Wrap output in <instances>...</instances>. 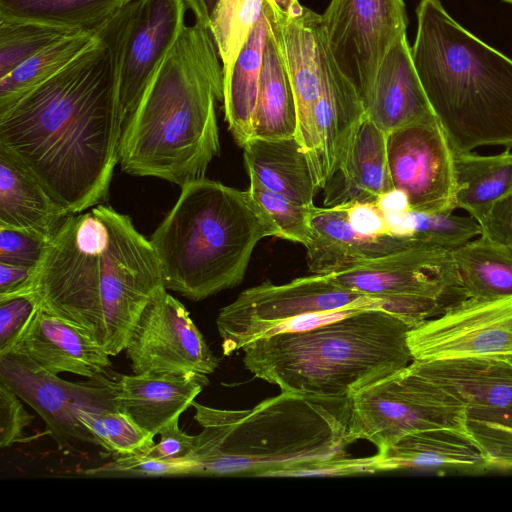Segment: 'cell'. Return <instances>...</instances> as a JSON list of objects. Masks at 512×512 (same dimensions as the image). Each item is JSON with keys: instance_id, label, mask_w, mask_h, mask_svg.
Here are the masks:
<instances>
[{"instance_id": "obj_28", "label": "cell", "mask_w": 512, "mask_h": 512, "mask_svg": "<svg viewBox=\"0 0 512 512\" xmlns=\"http://www.w3.org/2000/svg\"><path fill=\"white\" fill-rule=\"evenodd\" d=\"M269 27V20L263 8L235 62L223 75L225 121L240 147L252 138L253 116Z\"/></svg>"}, {"instance_id": "obj_14", "label": "cell", "mask_w": 512, "mask_h": 512, "mask_svg": "<svg viewBox=\"0 0 512 512\" xmlns=\"http://www.w3.org/2000/svg\"><path fill=\"white\" fill-rule=\"evenodd\" d=\"M387 158L393 186L410 210H455L454 151L435 114L389 132Z\"/></svg>"}, {"instance_id": "obj_42", "label": "cell", "mask_w": 512, "mask_h": 512, "mask_svg": "<svg viewBox=\"0 0 512 512\" xmlns=\"http://www.w3.org/2000/svg\"><path fill=\"white\" fill-rule=\"evenodd\" d=\"M49 241L17 228L0 227V262L12 265L37 267Z\"/></svg>"}, {"instance_id": "obj_50", "label": "cell", "mask_w": 512, "mask_h": 512, "mask_svg": "<svg viewBox=\"0 0 512 512\" xmlns=\"http://www.w3.org/2000/svg\"><path fill=\"white\" fill-rule=\"evenodd\" d=\"M187 9L191 10L195 22L209 28L211 15L219 0H183Z\"/></svg>"}, {"instance_id": "obj_2", "label": "cell", "mask_w": 512, "mask_h": 512, "mask_svg": "<svg viewBox=\"0 0 512 512\" xmlns=\"http://www.w3.org/2000/svg\"><path fill=\"white\" fill-rule=\"evenodd\" d=\"M164 288L151 241L130 216L102 203L66 218L36 267L31 291L41 309L116 356L147 303Z\"/></svg>"}, {"instance_id": "obj_20", "label": "cell", "mask_w": 512, "mask_h": 512, "mask_svg": "<svg viewBox=\"0 0 512 512\" xmlns=\"http://www.w3.org/2000/svg\"><path fill=\"white\" fill-rule=\"evenodd\" d=\"M363 103L366 117L387 134L434 114L406 35L384 55Z\"/></svg>"}, {"instance_id": "obj_10", "label": "cell", "mask_w": 512, "mask_h": 512, "mask_svg": "<svg viewBox=\"0 0 512 512\" xmlns=\"http://www.w3.org/2000/svg\"><path fill=\"white\" fill-rule=\"evenodd\" d=\"M466 417V404L409 364L352 396L348 440L378 449L413 431H467Z\"/></svg>"}, {"instance_id": "obj_21", "label": "cell", "mask_w": 512, "mask_h": 512, "mask_svg": "<svg viewBox=\"0 0 512 512\" xmlns=\"http://www.w3.org/2000/svg\"><path fill=\"white\" fill-rule=\"evenodd\" d=\"M12 351L24 353L53 374L68 372L91 378L107 374L112 366L103 347L76 326L41 308Z\"/></svg>"}, {"instance_id": "obj_17", "label": "cell", "mask_w": 512, "mask_h": 512, "mask_svg": "<svg viewBox=\"0 0 512 512\" xmlns=\"http://www.w3.org/2000/svg\"><path fill=\"white\" fill-rule=\"evenodd\" d=\"M365 118L363 100L356 86L337 65L322 32L315 109L317 150L312 166L319 189H325L345 165Z\"/></svg>"}, {"instance_id": "obj_48", "label": "cell", "mask_w": 512, "mask_h": 512, "mask_svg": "<svg viewBox=\"0 0 512 512\" xmlns=\"http://www.w3.org/2000/svg\"><path fill=\"white\" fill-rule=\"evenodd\" d=\"M36 267L0 262V298L31 292Z\"/></svg>"}, {"instance_id": "obj_15", "label": "cell", "mask_w": 512, "mask_h": 512, "mask_svg": "<svg viewBox=\"0 0 512 512\" xmlns=\"http://www.w3.org/2000/svg\"><path fill=\"white\" fill-rule=\"evenodd\" d=\"M124 351L135 374L209 375L219 366L189 311L166 288L147 303Z\"/></svg>"}, {"instance_id": "obj_35", "label": "cell", "mask_w": 512, "mask_h": 512, "mask_svg": "<svg viewBox=\"0 0 512 512\" xmlns=\"http://www.w3.org/2000/svg\"><path fill=\"white\" fill-rule=\"evenodd\" d=\"M265 0H219L209 30L222 62L223 75L229 71L259 20Z\"/></svg>"}, {"instance_id": "obj_33", "label": "cell", "mask_w": 512, "mask_h": 512, "mask_svg": "<svg viewBox=\"0 0 512 512\" xmlns=\"http://www.w3.org/2000/svg\"><path fill=\"white\" fill-rule=\"evenodd\" d=\"M96 37V27L77 30L48 45L0 79V109L57 74Z\"/></svg>"}, {"instance_id": "obj_11", "label": "cell", "mask_w": 512, "mask_h": 512, "mask_svg": "<svg viewBox=\"0 0 512 512\" xmlns=\"http://www.w3.org/2000/svg\"><path fill=\"white\" fill-rule=\"evenodd\" d=\"M0 381L41 416L60 446L96 445L90 431L79 420L80 410L119 409L114 381L97 375L87 382H69L18 351L0 355Z\"/></svg>"}, {"instance_id": "obj_30", "label": "cell", "mask_w": 512, "mask_h": 512, "mask_svg": "<svg viewBox=\"0 0 512 512\" xmlns=\"http://www.w3.org/2000/svg\"><path fill=\"white\" fill-rule=\"evenodd\" d=\"M455 209L465 210L478 223L492 206L512 192V152L493 155L473 151L454 153Z\"/></svg>"}, {"instance_id": "obj_13", "label": "cell", "mask_w": 512, "mask_h": 512, "mask_svg": "<svg viewBox=\"0 0 512 512\" xmlns=\"http://www.w3.org/2000/svg\"><path fill=\"white\" fill-rule=\"evenodd\" d=\"M413 360L512 358V296L467 298L408 333Z\"/></svg>"}, {"instance_id": "obj_16", "label": "cell", "mask_w": 512, "mask_h": 512, "mask_svg": "<svg viewBox=\"0 0 512 512\" xmlns=\"http://www.w3.org/2000/svg\"><path fill=\"white\" fill-rule=\"evenodd\" d=\"M264 9L295 98L296 138L307 153L312 167L317 150L315 109L319 89L322 17L306 7L299 15H288L271 0L264 1Z\"/></svg>"}, {"instance_id": "obj_47", "label": "cell", "mask_w": 512, "mask_h": 512, "mask_svg": "<svg viewBox=\"0 0 512 512\" xmlns=\"http://www.w3.org/2000/svg\"><path fill=\"white\" fill-rule=\"evenodd\" d=\"M346 203L348 221L358 233L367 236L393 234L376 202L351 201Z\"/></svg>"}, {"instance_id": "obj_5", "label": "cell", "mask_w": 512, "mask_h": 512, "mask_svg": "<svg viewBox=\"0 0 512 512\" xmlns=\"http://www.w3.org/2000/svg\"><path fill=\"white\" fill-rule=\"evenodd\" d=\"M413 62L454 153L512 148V60L420 0Z\"/></svg>"}, {"instance_id": "obj_3", "label": "cell", "mask_w": 512, "mask_h": 512, "mask_svg": "<svg viewBox=\"0 0 512 512\" xmlns=\"http://www.w3.org/2000/svg\"><path fill=\"white\" fill-rule=\"evenodd\" d=\"M209 28L185 25L126 118L119 144L123 172L177 184L205 178L220 154L216 101L223 69Z\"/></svg>"}, {"instance_id": "obj_18", "label": "cell", "mask_w": 512, "mask_h": 512, "mask_svg": "<svg viewBox=\"0 0 512 512\" xmlns=\"http://www.w3.org/2000/svg\"><path fill=\"white\" fill-rule=\"evenodd\" d=\"M186 10L183 0H140L119 67L123 122L185 27Z\"/></svg>"}, {"instance_id": "obj_46", "label": "cell", "mask_w": 512, "mask_h": 512, "mask_svg": "<svg viewBox=\"0 0 512 512\" xmlns=\"http://www.w3.org/2000/svg\"><path fill=\"white\" fill-rule=\"evenodd\" d=\"M479 225L481 236L512 249V192L497 201Z\"/></svg>"}, {"instance_id": "obj_22", "label": "cell", "mask_w": 512, "mask_h": 512, "mask_svg": "<svg viewBox=\"0 0 512 512\" xmlns=\"http://www.w3.org/2000/svg\"><path fill=\"white\" fill-rule=\"evenodd\" d=\"M208 384L207 375L198 373H133L114 381L115 399L120 411L156 436L179 418Z\"/></svg>"}, {"instance_id": "obj_9", "label": "cell", "mask_w": 512, "mask_h": 512, "mask_svg": "<svg viewBox=\"0 0 512 512\" xmlns=\"http://www.w3.org/2000/svg\"><path fill=\"white\" fill-rule=\"evenodd\" d=\"M383 309L393 313L386 299L359 293L313 274L284 284L265 281L242 291L216 318L223 354L228 356L248 343L273 334L288 320L338 310Z\"/></svg>"}, {"instance_id": "obj_34", "label": "cell", "mask_w": 512, "mask_h": 512, "mask_svg": "<svg viewBox=\"0 0 512 512\" xmlns=\"http://www.w3.org/2000/svg\"><path fill=\"white\" fill-rule=\"evenodd\" d=\"M393 234L411 237L423 245L453 251L481 234L479 223L471 216L453 212L408 210L387 220Z\"/></svg>"}, {"instance_id": "obj_4", "label": "cell", "mask_w": 512, "mask_h": 512, "mask_svg": "<svg viewBox=\"0 0 512 512\" xmlns=\"http://www.w3.org/2000/svg\"><path fill=\"white\" fill-rule=\"evenodd\" d=\"M202 430L188 456L194 476L278 477L287 469L346 456L352 397L281 392L251 409L195 401Z\"/></svg>"}, {"instance_id": "obj_49", "label": "cell", "mask_w": 512, "mask_h": 512, "mask_svg": "<svg viewBox=\"0 0 512 512\" xmlns=\"http://www.w3.org/2000/svg\"><path fill=\"white\" fill-rule=\"evenodd\" d=\"M376 203L383 212L386 220L397 217L410 210L406 195L395 188L381 195Z\"/></svg>"}, {"instance_id": "obj_43", "label": "cell", "mask_w": 512, "mask_h": 512, "mask_svg": "<svg viewBox=\"0 0 512 512\" xmlns=\"http://www.w3.org/2000/svg\"><path fill=\"white\" fill-rule=\"evenodd\" d=\"M22 399L0 381V447L21 442L34 419L23 406Z\"/></svg>"}, {"instance_id": "obj_27", "label": "cell", "mask_w": 512, "mask_h": 512, "mask_svg": "<svg viewBox=\"0 0 512 512\" xmlns=\"http://www.w3.org/2000/svg\"><path fill=\"white\" fill-rule=\"evenodd\" d=\"M335 179L339 182L338 189L326 194V206L351 201L376 202L394 189L388 166L387 133L367 117L358 130L345 165L331 181Z\"/></svg>"}, {"instance_id": "obj_44", "label": "cell", "mask_w": 512, "mask_h": 512, "mask_svg": "<svg viewBox=\"0 0 512 512\" xmlns=\"http://www.w3.org/2000/svg\"><path fill=\"white\" fill-rule=\"evenodd\" d=\"M373 473H376L374 456L362 458L343 456L287 469L278 477L353 476Z\"/></svg>"}, {"instance_id": "obj_19", "label": "cell", "mask_w": 512, "mask_h": 512, "mask_svg": "<svg viewBox=\"0 0 512 512\" xmlns=\"http://www.w3.org/2000/svg\"><path fill=\"white\" fill-rule=\"evenodd\" d=\"M309 223L311 240L305 249L312 274L328 275L360 262L423 245L397 234L367 236L358 233L348 221L347 203L311 206Z\"/></svg>"}, {"instance_id": "obj_6", "label": "cell", "mask_w": 512, "mask_h": 512, "mask_svg": "<svg viewBox=\"0 0 512 512\" xmlns=\"http://www.w3.org/2000/svg\"><path fill=\"white\" fill-rule=\"evenodd\" d=\"M401 317L361 309L296 332L258 338L243 350V364L281 392L352 397L413 361Z\"/></svg>"}, {"instance_id": "obj_25", "label": "cell", "mask_w": 512, "mask_h": 512, "mask_svg": "<svg viewBox=\"0 0 512 512\" xmlns=\"http://www.w3.org/2000/svg\"><path fill=\"white\" fill-rule=\"evenodd\" d=\"M410 364L467 408H512V358L413 360Z\"/></svg>"}, {"instance_id": "obj_37", "label": "cell", "mask_w": 512, "mask_h": 512, "mask_svg": "<svg viewBox=\"0 0 512 512\" xmlns=\"http://www.w3.org/2000/svg\"><path fill=\"white\" fill-rule=\"evenodd\" d=\"M75 31L46 24L0 19V79L48 45Z\"/></svg>"}, {"instance_id": "obj_7", "label": "cell", "mask_w": 512, "mask_h": 512, "mask_svg": "<svg viewBox=\"0 0 512 512\" xmlns=\"http://www.w3.org/2000/svg\"><path fill=\"white\" fill-rule=\"evenodd\" d=\"M269 236L280 232L249 190L205 177L181 187L150 241L165 288L200 301L238 286L256 245Z\"/></svg>"}, {"instance_id": "obj_45", "label": "cell", "mask_w": 512, "mask_h": 512, "mask_svg": "<svg viewBox=\"0 0 512 512\" xmlns=\"http://www.w3.org/2000/svg\"><path fill=\"white\" fill-rule=\"evenodd\" d=\"M178 422L179 418H175L164 426L159 432L160 441L141 454L149 458L164 460L188 457L193 450L194 436L182 431Z\"/></svg>"}, {"instance_id": "obj_1", "label": "cell", "mask_w": 512, "mask_h": 512, "mask_svg": "<svg viewBox=\"0 0 512 512\" xmlns=\"http://www.w3.org/2000/svg\"><path fill=\"white\" fill-rule=\"evenodd\" d=\"M139 4L121 7L67 66L0 109V145L69 214L108 199L124 123L119 67Z\"/></svg>"}, {"instance_id": "obj_51", "label": "cell", "mask_w": 512, "mask_h": 512, "mask_svg": "<svg viewBox=\"0 0 512 512\" xmlns=\"http://www.w3.org/2000/svg\"><path fill=\"white\" fill-rule=\"evenodd\" d=\"M281 11L288 12L291 6L300 3L299 0H271Z\"/></svg>"}, {"instance_id": "obj_40", "label": "cell", "mask_w": 512, "mask_h": 512, "mask_svg": "<svg viewBox=\"0 0 512 512\" xmlns=\"http://www.w3.org/2000/svg\"><path fill=\"white\" fill-rule=\"evenodd\" d=\"M85 473L95 476H194V463L188 457L164 460L138 453L118 456L112 462Z\"/></svg>"}, {"instance_id": "obj_52", "label": "cell", "mask_w": 512, "mask_h": 512, "mask_svg": "<svg viewBox=\"0 0 512 512\" xmlns=\"http://www.w3.org/2000/svg\"><path fill=\"white\" fill-rule=\"evenodd\" d=\"M504 1L512 4V0H504Z\"/></svg>"}, {"instance_id": "obj_23", "label": "cell", "mask_w": 512, "mask_h": 512, "mask_svg": "<svg viewBox=\"0 0 512 512\" xmlns=\"http://www.w3.org/2000/svg\"><path fill=\"white\" fill-rule=\"evenodd\" d=\"M376 472L402 469H489L486 455L467 431L437 428L406 433L377 449Z\"/></svg>"}, {"instance_id": "obj_32", "label": "cell", "mask_w": 512, "mask_h": 512, "mask_svg": "<svg viewBox=\"0 0 512 512\" xmlns=\"http://www.w3.org/2000/svg\"><path fill=\"white\" fill-rule=\"evenodd\" d=\"M131 0H0V19L95 28Z\"/></svg>"}, {"instance_id": "obj_36", "label": "cell", "mask_w": 512, "mask_h": 512, "mask_svg": "<svg viewBox=\"0 0 512 512\" xmlns=\"http://www.w3.org/2000/svg\"><path fill=\"white\" fill-rule=\"evenodd\" d=\"M79 420L90 431L96 445L118 456L142 453L155 444L154 435L119 409L80 410Z\"/></svg>"}, {"instance_id": "obj_12", "label": "cell", "mask_w": 512, "mask_h": 512, "mask_svg": "<svg viewBox=\"0 0 512 512\" xmlns=\"http://www.w3.org/2000/svg\"><path fill=\"white\" fill-rule=\"evenodd\" d=\"M321 17L337 65L364 100L384 55L406 35L403 0H331Z\"/></svg>"}, {"instance_id": "obj_29", "label": "cell", "mask_w": 512, "mask_h": 512, "mask_svg": "<svg viewBox=\"0 0 512 512\" xmlns=\"http://www.w3.org/2000/svg\"><path fill=\"white\" fill-rule=\"evenodd\" d=\"M296 133L297 111L292 86L269 27L253 116L252 138L276 140L294 137Z\"/></svg>"}, {"instance_id": "obj_8", "label": "cell", "mask_w": 512, "mask_h": 512, "mask_svg": "<svg viewBox=\"0 0 512 512\" xmlns=\"http://www.w3.org/2000/svg\"><path fill=\"white\" fill-rule=\"evenodd\" d=\"M344 288L391 301L412 328L467 299L452 251L415 246L327 275Z\"/></svg>"}, {"instance_id": "obj_39", "label": "cell", "mask_w": 512, "mask_h": 512, "mask_svg": "<svg viewBox=\"0 0 512 512\" xmlns=\"http://www.w3.org/2000/svg\"><path fill=\"white\" fill-rule=\"evenodd\" d=\"M249 192L266 211L280 232V238L300 243L304 247L311 240L309 212L311 206H302L268 190L253 176H249Z\"/></svg>"}, {"instance_id": "obj_41", "label": "cell", "mask_w": 512, "mask_h": 512, "mask_svg": "<svg viewBox=\"0 0 512 512\" xmlns=\"http://www.w3.org/2000/svg\"><path fill=\"white\" fill-rule=\"evenodd\" d=\"M39 309L32 291L0 298V355L16 347Z\"/></svg>"}, {"instance_id": "obj_31", "label": "cell", "mask_w": 512, "mask_h": 512, "mask_svg": "<svg viewBox=\"0 0 512 512\" xmlns=\"http://www.w3.org/2000/svg\"><path fill=\"white\" fill-rule=\"evenodd\" d=\"M452 255L467 298L512 296V249L480 235Z\"/></svg>"}, {"instance_id": "obj_24", "label": "cell", "mask_w": 512, "mask_h": 512, "mask_svg": "<svg viewBox=\"0 0 512 512\" xmlns=\"http://www.w3.org/2000/svg\"><path fill=\"white\" fill-rule=\"evenodd\" d=\"M69 215L24 163L0 145V227L26 230L50 241Z\"/></svg>"}, {"instance_id": "obj_26", "label": "cell", "mask_w": 512, "mask_h": 512, "mask_svg": "<svg viewBox=\"0 0 512 512\" xmlns=\"http://www.w3.org/2000/svg\"><path fill=\"white\" fill-rule=\"evenodd\" d=\"M249 176L302 206H313L318 186L307 153L296 138H251L243 147Z\"/></svg>"}, {"instance_id": "obj_38", "label": "cell", "mask_w": 512, "mask_h": 512, "mask_svg": "<svg viewBox=\"0 0 512 512\" xmlns=\"http://www.w3.org/2000/svg\"><path fill=\"white\" fill-rule=\"evenodd\" d=\"M466 428L484 451L488 468H512V408L468 407Z\"/></svg>"}]
</instances>
